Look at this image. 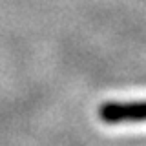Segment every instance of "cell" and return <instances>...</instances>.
I'll use <instances>...</instances> for the list:
<instances>
[{
	"label": "cell",
	"mask_w": 146,
	"mask_h": 146,
	"mask_svg": "<svg viewBox=\"0 0 146 146\" xmlns=\"http://www.w3.org/2000/svg\"><path fill=\"white\" fill-rule=\"evenodd\" d=\"M99 119L104 124H141L146 122V100L110 102L99 108Z\"/></svg>",
	"instance_id": "obj_1"
}]
</instances>
